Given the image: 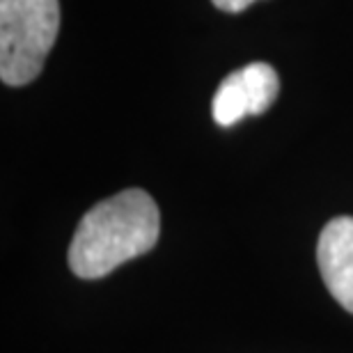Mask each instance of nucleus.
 Instances as JSON below:
<instances>
[{
	"mask_svg": "<svg viewBox=\"0 0 353 353\" xmlns=\"http://www.w3.org/2000/svg\"><path fill=\"white\" fill-rule=\"evenodd\" d=\"M280 90L278 74L266 62L252 65L230 74L216 90L211 112L218 126H234L245 115H262L271 108Z\"/></svg>",
	"mask_w": 353,
	"mask_h": 353,
	"instance_id": "obj_3",
	"label": "nucleus"
},
{
	"mask_svg": "<svg viewBox=\"0 0 353 353\" xmlns=\"http://www.w3.org/2000/svg\"><path fill=\"white\" fill-rule=\"evenodd\" d=\"M161 234V214L143 188L97 202L81 218L69 245V268L83 280H97L133 257L150 252Z\"/></svg>",
	"mask_w": 353,
	"mask_h": 353,
	"instance_id": "obj_1",
	"label": "nucleus"
},
{
	"mask_svg": "<svg viewBox=\"0 0 353 353\" xmlns=\"http://www.w3.org/2000/svg\"><path fill=\"white\" fill-rule=\"evenodd\" d=\"M218 10H223V12H230V14H239V12H243L245 7H250L255 0H211Z\"/></svg>",
	"mask_w": 353,
	"mask_h": 353,
	"instance_id": "obj_5",
	"label": "nucleus"
},
{
	"mask_svg": "<svg viewBox=\"0 0 353 353\" xmlns=\"http://www.w3.org/2000/svg\"><path fill=\"white\" fill-rule=\"evenodd\" d=\"M58 0H0V79L21 88L32 83L58 37Z\"/></svg>",
	"mask_w": 353,
	"mask_h": 353,
	"instance_id": "obj_2",
	"label": "nucleus"
},
{
	"mask_svg": "<svg viewBox=\"0 0 353 353\" xmlns=\"http://www.w3.org/2000/svg\"><path fill=\"white\" fill-rule=\"evenodd\" d=\"M323 285L340 305L353 314V218H333L321 230L316 243Z\"/></svg>",
	"mask_w": 353,
	"mask_h": 353,
	"instance_id": "obj_4",
	"label": "nucleus"
}]
</instances>
